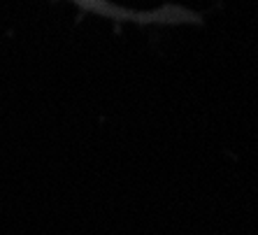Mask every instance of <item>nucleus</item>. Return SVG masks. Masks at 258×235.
<instances>
[{"label":"nucleus","instance_id":"1","mask_svg":"<svg viewBox=\"0 0 258 235\" xmlns=\"http://www.w3.org/2000/svg\"><path fill=\"white\" fill-rule=\"evenodd\" d=\"M84 12H93L100 17H109L114 21H138V24H158V26H174V24H200L203 19L196 12L179 5H163L154 12H128L119 5H112L107 0H72Z\"/></svg>","mask_w":258,"mask_h":235}]
</instances>
